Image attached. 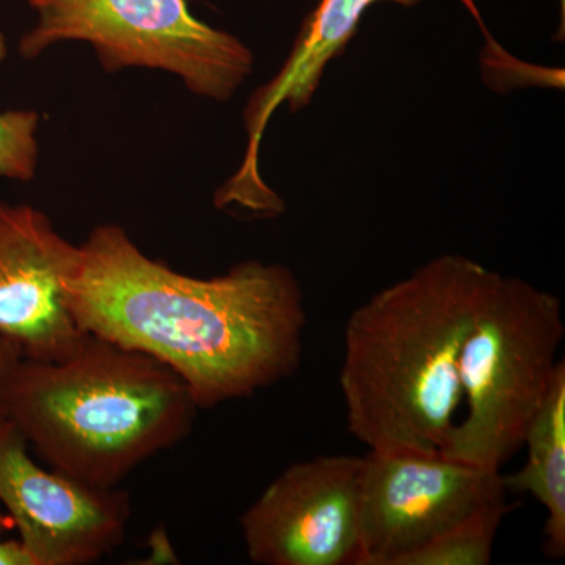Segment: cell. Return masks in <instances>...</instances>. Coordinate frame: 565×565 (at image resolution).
<instances>
[{"instance_id":"6da1fadb","label":"cell","mask_w":565,"mask_h":565,"mask_svg":"<svg viewBox=\"0 0 565 565\" xmlns=\"http://www.w3.org/2000/svg\"><path fill=\"white\" fill-rule=\"evenodd\" d=\"M66 299L82 332L166 364L200 411L280 384L302 362L303 292L281 264L248 259L191 277L104 223L79 244Z\"/></svg>"},{"instance_id":"7a4b0ae2","label":"cell","mask_w":565,"mask_h":565,"mask_svg":"<svg viewBox=\"0 0 565 565\" xmlns=\"http://www.w3.org/2000/svg\"><path fill=\"white\" fill-rule=\"evenodd\" d=\"M498 274L446 253L352 311L340 388L356 440L373 451H440L462 404L465 340Z\"/></svg>"},{"instance_id":"3957f363","label":"cell","mask_w":565,"mask_h":565,"mask_svg":"<svg viewBox=\"0 0 565 565\" xmlns=\"http://www.w3.org/2000/svg\"><path fill=\"white\" fill-rule=\"evenodd\" d=\"M3 408L46 467L96 489L181 444L200 411L166 364L90 333L62 359L22 356Z\"/></svg>"},{"instance_id":"277c9868","label":"cell","mask_w":565,"mask_h":565,"mask_svg":"<svg viewBox=\"0 0 565 565\" xmlns=\"http://www.w3.org/2000/svg\"><path fill=\"white\" fill-rule=\"evenodd\" d=\"M563 305L522 278L498 274L460 355L465 414L440 455L498 470L519 451L561 360Z\"/></svg>"},{"instance_id":"5b68a950","label":"cell","mask_w":565,"mask_h":565,"mask_svg":"<svg viewBox=\"0 0 565 565\" xmlns=\"http://www.w3.org/2000/svg\"><path fill=\"white\" fill-rule=\"evenodd\" d=\"M35 24L25 61L70 41L90 44L104 70L166 71L193 95L226 103L250 77L255 55L233 33L195 17L185 0H28Z\"/></svg>"},{"instance_id":"8992f818","label":"cell","mask_w":565,"mask_h":565,"mask_svg":"<svg viewBox=\"0 0 565 565\" xmlns=\"http://www.w3.org/2000/svg\"><path fill=\"white\" fill-rule=\"evenodd\" d=\"M508 492L498 470L440 452L370 449L363 456L355 565H404L455 527L492 512L511 511Z\"/></svg>"},{"instance_id":"52a82bcc","label":"cell","mask_w":565,"mask_h":565,"mask_svg":"<svg viewBox=\"0 0 565 565\" xmlns=\"http://www.w3.org/2000/svg\"><path fill=\"white\" fill-rule=\"evenodd\" d=\"M363 457L319 456L289 465L241 516L258 565H355Z\"/></svg>"},{"instance_id":"ba28073f","label":"cell","mask_w":565,"mask_h":565,"mask_svg":"<svg viewBox=\"0 0 565 565\" xmlns=\"http://www.w3.org/2000/svg\"><path fill=\"white\" fill-rule=\"evenodd\" d=\"M29 444L0 416V503L10 512L32 565H90L125 542L131 520L126 490L96 489L29 455Z\"/></svg>"},{"instance_id":"9c48e42d","label":"cell","mask_w":565,"mask_h":565,"mask_svg":"<svg viewBox=\"0 0 565 565\" xmlns=\"http://www.w3.org/2000/svg\"><path fill=\"white\" fill-rule=\"evenodd\" d=\"M77 259L43 211L0 200V334L28 359H62L84 337L66 299Z\"/></svg>"},{"instance_id":"30bf717a","label":"cell","mask_w":565,"mask_h":565,"mask_svg":"<svg viewBox=\"0 0 565 565\" xmlns=\"http://www.w3.org/2000/svg\"><path fill=\"white\" fill-rule=\"evenodd\" d=\"M379 2L396 6H419L423 0H319L315 10L305 18L289 57L273 81L258 88L244 111L248 145L243 166L215 193L217 206H237L253 214H273L281 206V199L263 181L259 174V145L274 111L286 104L299 111L311 103L323 71L343 54L359 32L364 13Z\"/></svg>"},{"instance_id":"8fae6325","label":"cell","mask_w":565,"mask_h":565,"mask_svg":"<svg viewBox=\"0 0 565 565\" xmlns=\"http://www.w3.org/2000/svg\"><path fill=\"white\" fill-rule=\"evenodd\" d=\"M522 470L504 476L508 490L534 497L545 509V552L565 556V362L561 360L544 404L527 426Z\"/></svg>"},{"instance_id":"7c38bea8","label":"cell","mask_w":565,"mask_h":565,"mask_svg":"<svg viewBox=\"0 0 565 565\" xmlns=\"http://www.w3.org/2000/svg\"><path fill=\"white\" fill-rule=\"evenodd\" d=\"M509 512L478 516L435 539L404 565H489L501 522Z\"/></svg>"},{"instance_id":"4fadbf2b","label":"cell","mask_w":565,"mask_h":565,"mask_svg":"<svg viewBox=\"0 0 565 565\" xmlns=\"http://www.w3.org/2000/svg\"><path fill=\"white\" fill-rule=\"evenodd\" d=\"M9 54L0 29V62ZM40 115L35 110H10L0 114V178L31 182L39 167Z\"/></svg>"},{"instance_id":"5bb4252c","label":"cell","mask_w":565,"mask_h":565,"mask_svg":"<svg viewBox=\"0 0 565 565\" xmlns=\"http://www.w3.org/2000/svg\"><path fill=\"white\" fill-rule=\"evenodd\" d=\"M22 356H24V352L20 344L0 334V416H6L3 397H6L7 385H9L11 374L21 362Z\"/></svg>"},{"instance_id":"9a60e30c","label":"cell","mask_w":565,"mask_h":565,"mask_svg":"<svg viewBox=\"0 0 565 565\" xmlns=\"http://www.w3.org/2000/svg\"><path fill=\"white\" fill-rule=\"evenodd\" d=\"M0 565H32V561L20 541H3L0 537Z\"/></svg>"},{"instance_id":"2e32d148","label":"cell","mask_w":565,"mask_h":565,"mask_svg":"<svg viewBox=\"0 0 565 565\" xmlns=\"http://www.w3.org/2000/svg\"><path fill=\"white\" fill-rule=\"evenodd\" d=\"M565 31V0H561V24L557 29L556 40L564 41Z\"/></svg>"}]
</instances>
